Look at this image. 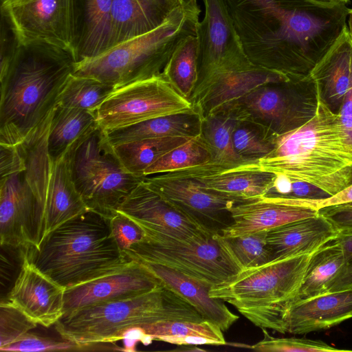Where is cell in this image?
Segmentation results:
<instances>
[{"mask_svg": "<svg viewBox=\"0 0 352 352\" xmlns=\"http://www.w3.org/2000/svg\"><path fill=\"white\" fill-rule=\"evenodd\" d=\"M199 40L197 34L183 39L175 47L162 75L190 100L199 80Z\"/></svg>", "mask_w": 352, "mask_h": 352, "instance_id": "836d02e7", "label": "cell"}, {"mask_svg": "<svg viewBox=\"0 0 352 352\" xmlns=\"http://www.w3.org/2000/svg\"><path fill=\"white\" fill-rule=\"evenodd\" d=\"M352 203V184L338 193L324 199H305L302 204L305 206L320 209L324 207Z\"/></svg>", "mask_w": 352, "mask_h": 352, "instance_id": "bcb514c9", "label": "cell"}, {"mask_svg": "<svg viewBox=\"0 0 352 352\" xmlns=\"http://www.w3.org/2000/svg\"><path fill=\"white\" fill-rule=\"evenodd\" d=\"M352 318V287L298 301L289 307L286 332L305 334L327 329Z\"/></svg>", "mask_w": 352, "mask_h": 352, "instance_id": "d4e9b609", "label": "cell"}, {"mask_svg": "<svg viewBox=\"0 0 352 352\" xmlns=\"http://www.w3.org/2000/svg\"><path fill=\"white\" fill-rule=\"evenodd\" d=\"M348 30L352 36V12L349 10Z\"/></svg>", "mask_w": 352, "mask_h": 352, "instance_id": "f907efd6", "label": "cell"}, {"mask_svg": "<svg viewBox=\"0 0 352 352\" xmlns=\"http://www.w3.org/2000/svg\"><path fill=\"white\" fill-rule=\"evenodd\" d=\"M125 254L129 259L170 267L210 287L243 270L221 234L186 241L167 237L144 240Z\"/></svg>", "mask_w": 352, "mask_h": 352, "instance_id": "30bf717a", "label": "cell"}, {"mask_svg": "<svg viewBox=\"0 0 352 352\" xmlns=\"http://www.w3.org/2000/svg\"><path fill=\"white\" fill-rule=\"evenodd\" d=\"M293 80L260 67L251 61L228 69L216 70L199 80L190 98L202 118L224 110L261 85Z\"/></svg>", "mask_w": 352, "mask_h": 352, "instance_id": "5bb4252c", "label": "cell"}, {"mask_svg": "<svg viewBox=\"0 0 352 352\" xmlns=\"http://www.w3.org/2000/svg\"><path fill=\"white\" fill-rule=\"evenodd\" d=\"M76 189L89 210L111 219L142 182L128 173L99 126L67 150Z\"/></svg>", "mask_w": 352, "mask_h": 352, "instance_id": "9c48e42d", "label": "cell"}, {"mask_svg": "<svg viewBox=\"0 0 352 352\" xmlns=\"http://www.w3.org/2000/svg\"><path fill=\"white\" fill-rule=\"evenodd\" d=\"M351 287H352V258L346 261L343 268L331 282L329 292L342 290Z\"/></svg>", "mask_w": 352, "mask_h": 352, "instance_id": "7dc6e473", "label": "cell"}, {"mask_svg": "<svg viewBox=\"0 0 352 352\" xmlns=\"http://www.w3.org/2000/svg\"><path fill=\"white\" fill-rule=\"evenodd\" d=\"M235 151L248 160H258L273 149L272 142L252 123L239 121L232 134Z\"/></svg>", "mask_w": 352, "mask_h": 352, "instance_id": "f35d334b", "label": "cell"}, {"mask_svg": "<svg viewBox=\"0 0 352 352\" xmlns=\"http://www.w3.org/2000/svg\"><path fill=\"white\" fill-rule=\"evenodd\" d=\"M116 89L96 78L72 74L59 94L56 104L96 111Z\"/></svg>", "mask_w": 352, "mask_h": 352, "instance_id": "d590c367", "label": "cell"}, {"mask_svg": "<svg viewBox=\"0 0 352 352\" xmlns=\"http://www.w3.org/2000/svg\"><path fill=\"white\" fill-rule=\"evenodd\" d=\"M117 212L129 217L142 230L144 240L167 237L186 241L204 234H212L200 228L142 181Z\"/></svg>", "mask_w": 352, "mask_h": 352, "instance_id": "e0dca14e", "label": "cell"}, {"mask_svg": "<svg viewBox=\"0 0 352 352\" xmlns=\"http://www.w3.org/2000/svg\"><path fill=\"white\" fill-rule=\"evenodd\" d=\"M38 324L7 299L0 303V349L13 343Z\"/></svg>", "mask_w": 352, "mask_h": 352, "instance_id": "60d3db41", "label": "cell"}, {"mask_svg": "<svg viewBox=\"0 0 352 352\" xmlns=\"http://www.w3.org/2000/svg\"><path fill=\"white\" fill-rule=\"evenodd\" d=\"M309 75L323 100L338 113L352 82V36L348 26Z\"/></svg>", "mask_w": 352, "mask_h": 352, "instance_id": "4316f807", "label": "cell"}, {"mask_svg": "<svg viewBox=\"0 0 352 352\" xmlns=\"http://www.w3.org/2000/svg\"><path fill=\"white\" fill-rule=\"evenodd\" d=\"M167 173L188 178L201 188L236 203L265 196L272 188L276 177L261 170L258 160L232 166L210 161Z\"/></svg>", "mask_w": 352, "mask_h": 352, "instance_id": "9a60e30c", "label": "cell"}, {"mask_svg": "<svg viewBox=\"0 0 352 352\" xmlns=\"http://www.w3.org/2000/svg\"><path fill=\"white\" fill-rule=\"evenodd\" d=\"M318 2L329 4H346L350 0H315Z\"/></svg>", "mask_w": 352, "mask_h": 352, "instance_id": "681fc988", "label": "cell"}, {"mask_svg": "<svg viewBox=\"0 0 352 352\" xmlns=\"http://www.w3.org/2000/svg\"><path fill=\"white\" fill-rule=\"evenodd\" d=\"M164 285L140 262L131 259L121 268L65 289L64 314L92 305L140 295Z\"/></svg>", "mask_w": 352, "mask_h": 352, "instance_id": "d6986e66", "label": "cell"}, {"mask_svg": "<svg viewBox=\"0 0 352 352\" xmlns=\"http://www.w3.org/2000/svg\"><path fill=\"white\" fill-rule=\"evenodd\" d=\"M76 63L69 49L39 41L21 43L0 74V144H19L40 128Z\"/></svg>", "mask_w": 352, "mask_h": 352, "instance_id": "7a4b0ae2", "label": "cell"}, {"mask_svg": "<svg viewBox=\"0 0 352 352\" xmlns=\"http://www.w3.org/2000/svg\"><path fill=\"white\" fill-rule=\"evenodd\" d=\"M338 113L352 142V82Z\"/></svg>", "mask_w": 352, "mask_h": 352, "instance_id": "c3c4849f", "label": "cell"}, {"mask_svg": "<svg viewBox=\"0 0 352 352\" xmlns=\"http://www.w3.org/2000/svg\"><path fill=\"white\" fill-rule=\"evenodd\" d=\"M96 111L55 105L47 135L52 159L62 157L72 144L99 126Z\"/></svg>", "mask_w": 352, "mask_h": 352, "instance_id": "f546056e", "label": "cell"}, {"mask_svg": "<svg viewBox=\"0 0 352 352\" xmlns=\"http://www.w3.org/2000/svg\"><path fill=\"white\" fill-rule=\"evenodd\" d=\"M18 275L7 300L38 325L50 327L64 314L65 288L39 270L21 253Z\"/></svg>", "mask_w": 352, "mask_h": 352, "instance_id": "ffe728a7", "label": "cell"}, {"mask_svg": "<svg viewBox=\"0 0 352 352\" xmlns=\"http://www.w3.org/2000/svg\"><path fill=\"white\" fill-rule=\"evenodd\" d=\"M184 0H111L110 49L160 26Z\"/></svg>", "mask_w": 352, "mask_h": 352, "instance_id": "484cf974", "label": "cell"}, {"mask_svg": "<svg viewBox=\"0 0 352 352\" xmlns=\"http://www.w3.org/2000/svg\"><path fill=\"white\" fill-rule=\"evenodd\" d=\"M153 340L179 344L186 337H199L212 340L214 345L227 344L222 329L216 324L204 320L201 322L159 321L141 327Z\"/></svg>", "mask_w": 352, "mask_h": 352, "instance_id": "e575fe53", "label": "cell"}, {"mask_svg": "<svg viewBox=\"0 0 352 352\" xmlns=\"http://www.w3.org/2000/svg\"><path fill=\"white\" fill-rule=\"evenodd\" d=\"M192 138L183 136L155 138L113 145V147L128 173L144 177L146 168L166 153Z\"/></svg>", "mask_w": 352, "mask_h": 352, "instance_id": "d6a6232c", "label": "cell"}, {"mask_svg": "<svg viewBox=\"0 0 352 352\" xmlns=\"http://www.w3.org/2000/svg\"><path fill=\"white\" fill-rule=\"evenodd\" d=\"M231 226L221 235L233 237L248 235L300 219L316 216L318 210L297 205L292 198L265 195L259 199L238 203L230 209Z\"/></svg>", "mask_w": 352, "mask_h": 352, "instance_id": "603a6c76", "label": "cell"}, {"mask_svg": "<svg viewBox=\"0 0 352 352\" xmlns=\"http://www.w3.org/2000/svg\"><path fill=\"white\" fill-rule=\"evenodd\" d=\"M338 233L333 223L319 212L272 228L267 230L266 236L270 262L311 254Z\"/></svg>", "mask_w": 352, "mask_h": 352, "instance_id": "cb8c5ba5", "label": "cell"}, {"mask_svg": "<svg viewBox=\"0 0 352 352\" xmlns=\"http://www.w3.org/2000/svg\"><path fill=\"white\" fill-rule=\"evenodd\" d=\"M23 42L70 49L69 0H1Z\"/></svg>", "mask_w": 352, "mask_h": 352, "instance_id": "44dd1931", "label": "cell"}, {"mask_svg": "<svg viewBox=\"0 0 352 352\" xmlns=\"http://www.w3.org/2000/svg\"><path fill=\"white\" fill-rule=\"evenodd\" d=\"M204 320L191 305L164 285L148 292L74 310L54 324L62 338L94 350L98 344L121 340L133 327L159 321Z\"/></svg>", "mask_w": 352, "mask_h": 352, "instance_id": "5b68a950", "label": "cell"}, {"mask_svg": "<svg viewBox=\"0 0 352 352\" xmlns=\"http://www.w3.org/2000/svg\"><path fill=\"white\" fill-rule=\"evenodd\" d=\"M318 89L309 75L288 82L258 87L241 98L232 109L241 122L260 128L271 140L298 128L315 114Z\"/></svg>", "mask_w": 352, "mask_h": 352, "instance_id": "8fae6325", "label": "cell"}, {"mask_svg": "<svg viewBox=\"0 0 352 352\" xmlns=\"http://www.w3.org/2000/svg\"><path fill=\"white\" fill-rule=\"evenodd\" d=\"M110 227L120 250L124 254L133 245L144 239L142 230L132 219L119 212L110 219Z\"/></svg>", "mask_w": 352, "mask_h": 352, "instance_id": "ee69618b", "label": "cell"}, {"mask_svg": "<svg viewBox=\"0 0 352 352\" xmlns=\"http://www.w3.org/2000/svg\"><path fill=\"white\" fill-rule=\"evenodd\" d=\"M263 338L251 346L256 351L262 352H324L351 351L340 349L328 343L305 338H275L270 335L267 329H262Z\"/></svg>", "mask_w": 352, "mask_h": 352, "instance_id": "ab89813d", "label": "cell"}, {"mask_svg": "<svg viewBox=\"0 0 352 352\" xmlns=\"http://www.w3.org/2000/svg\"><path fill=\"white\" fill-rule=\"evenodd\" d=\"M70 49L76 63L110 49L111 0H69Z\"/></svg>", "mask_w": 352, "mask_h": 352, "instance_id": "7402d4cb", "label": "cell"}, {"mask_svg": "<svg viewBox=\"0 0 352 352\" xmlns=\"http://www.w3.org/2000/svg\"><path fill=\"white\" fill-rule=\"evenodd\" d=\"M201 1L204 14L197 30L199 80L216 70L250 61L243 50L225 1Z\"/></svg>", "mask_w": 352, "mask_h": 352, "instance_id": "2e32d148", "label": "cell"}, {"mask_svg": "<svg viewBox=\"0 0 352 352\" xmlns=\"http://www.w3.org/2000/svg\"><path fill=\"white\" fill-rule=\"evenodd\" d=\"M211 160L210 148L200 134L163 155L146 169L144 177L201 165Z\"/></svg>", "mask_w": 352, "mask_h": 352, "instance_id": "8d00e7d4", "label": "cell"}, {"mask_svg": "<svg viewBox=\"0 0 352 352\" xmlns=\"http://www.w3.org/2000/svg\"><path fill=\"white\" fill-rule=\"evenodd\" d=\"M193 109L190 100L182 96L162 74L116 89L96 113L99 127L107 132Z\"/></svg>", "mask_w": 352, "mask_h": 352, "instance_id": "7c38bea8", "label": "cell"}, {"mask_svg": "<svg viewBox=\"0 0 352 352\" xmlns=\"http://www.w3.org/2000/svg\"><path fill=\"white\" fill-rule=\"evenodd\" d=\"M239 120L232 109H226L203 118L201 136L210 148L211 162L220 165H238L252 161L234 150L232 134Z\"/></svg>", "mask_w": 352, "mask_h": 352, "instance_id": "1f68e13d", "label": "cell"}, {"mask_svg": "<svg viewBox=\"0 0 352 352\" xmlns=\"http://www.w3.org/2000/svg\"><path fill=\"white\" fill-rule=\"evenodd\" d=\"M54 109L43 124L17 146L36 201L34 245L37 248L54 229L89 210L72 180L68 152L57 160L47 150V135Z\"/></svg>", "mask_w": 352, "mask_h": 352, "instance_id": "ba28073f", "label": "cell"}, {"mask_svg": "<svg viewBox=\"0 0 352 352\" xmlns=\"http://www.w3.org/2000/svg\"><path fill=\"white\" fill-rule=\"evenodd\" d=\"M1 351L41 352L87 351V347L69 341L59 336L58 338L43 336L29 331L17 341L11 343Z\"/></svg>", "mask_w": 352, "mask_h": 352, "instance_id": "b9f144b4", "label": "cell"}, {"mask_svg": "<svg viewBox=\"0 0 352 352\" xmlns=\"http://www.w3.org/2000/svg\"><path fill=\"white\" fill-rule=\"evenodd\" d=\"M310 255L243 269L211 287L208 294L234 306L255 326L286 333V315L295 301Z\"/></svg>", "mask_w": 352, "mask_h": 352, "instance_id": "52a82bcc", "label": "cell"}, {"mask_svg": "<svg viewBox=\"0 0 352 352\" xmlns=\"http://www.w3.org/2000/svg\"><path fill=\"white\" fill-rule=\"evenodd\" d=\"M267 232V230H264L244 236H223L243 270L270 262L266 241Z\"/></svg>", "mask_w": 352, "mask_h": 352, "instance_id": "74e56055", "label": "cell"}, {"mask_svg": "<svg viewBox=\"0 0 352 352\" xmlns=\"http://www.w3.org/2000/svg\"><path fill=\"white\" fill-rule=\"evenodd\" d=\"M349 10L352 12V9L349 8Z\"/></svg>", "mask_w": 352, "mask_h": 352, "instance_id": "816d5d0a", "label": "cell"}, {"mask_svg": "<svg viewBox=\"0 0 352 352\" xmlns=\"http://www.w3.org/2000/svg\"><path fill=\"white\" fill-rule=\"evenodd\" d=\"M317 89L314 116L302 126L274 136L273 149L258 164L264 171L309 184L333 196L352 184V142L339 114Z\"/></svg>", "mask_w": 352, "mask_h": 352, "instance_id": "3957f363", "label": "cell"}, {"mask_svg": "<svg viewBox=\"0 0 352 352\" xmlns=\"http://www.w3.org/2000/svg\"><path fill=\"white\" fill-rule=\"evenodd\" d=\"M24 250L39 270L65 289L107 275L131 261L113 238L110 219L91 210L57 227L37 248Z\"/></svg>", "mask_w": 352, "mask_h": 352, "instance_id": "277c9868", "label": "cell"}, {"mask_svg": "<svg viewBox=\"0 0 352 352\" xmlns=\"http://www.w3.org/2000/svg\"><path fill=\"white\" fill-rule=\"evenodd\" d=\"M318 212L339 232H352V203L324 207L318 209Z\"/></svg>", "mask_w": 352, "mask_h": 352, "instance_id": "f6af8a7d", "label": "cell"}, {"mask_svg": "<svg viewBox=\"0 0 352 352\" xmlns=\"http://www.w3.org/2000/svg\"><path fill=\"white\" fill-rule=\"evenodd\" d=\"M139 262L157 276L165 287L195 308L204 320L216 324L223 331H228L239 319V316L233 314L224 301L209 296L210 286L170 267Z\"/></svg>", "mask_w": 352, "mask_h": 352, "instance_id": "83f0119b", "label": "cell"}, {"mask_svg": "<svg viewBox=\"0 0 352 352\" xmlns=\"http://www.w3.org/2000/svg\"><path fill=\"white\" fill-rule=\"evenodd\" d=\"M22 41L6 8L1 4L0 74L8 69Z\"/></svg>", "mask_w": 352, "mask_h": 352, "instance_id": "7bdbcfd3", "label": "cell"}, {"mask_svg": "<svg viewBox=\"0 0 352 352\" xmlns=\"http://www.w3.org/2000/svg\"><path fill=\"white\" fill-rule=\"evenodd\" d=\"M345 263L343 248L335 238L312 253L294 303L328 292Z\"/></svg>", "mask_w": 352, "mask_h": 352, "instance_id": "4dcf8cb0", "label": "cell"}, {"mask_svg": "<svg viewBox=\"0 0 352 352\" xmlns=\"http://www.w3.org/2000/svg\"><path fill=\"white\" fill-rule=\"evenodd\" d=\"M145 176L142 182L158 192L203 230L222 234L233 219L236 201L208 192L190 179L169 173Z\"/></svg>", "mask_w": 352, "mask_h": 352, "instance_id": "4fadbf2b", "label": "cell"}, {"mask_svg": "<svg viewBox=\"0 0 352 352\" xmlns=\"http://www.w3.org/2000/svg\"><path fill=\"white\" fill-rule=\"evenodd\" d=\"M200 12L197 0H184L160 26L76 63L73 75L96 78L116 89L161 75L179 43L197 34Z\"/></svg>", "mask_w": 352, "mask_h": 352, "instance_id": "8992f818", "label": "cell"}, {"mask_svg": "<svg viewBox=\"0 0 352 352\" xmlns=\"http://www.w3.org/2000/svg\"><path fill=\"white\" fill-rule=\"evenodd\" d=\"M224 1L249 60L292 80L309 75L348 26L346 4Z\"/></svg>", "mask_w": 352, "mask_h": 352, "instance_id": "6da1fadb", "label": "cell"}, {"mask_svg": "<svg viewBox=\"0 0 352 352\" xmlns=\"http://www.w3.org/2000/svg\"><path fill=\"white\" fill-rule=\"evenodd\" d=\"M36 217V201L25 173L23 158L19 170L1 176V246L23 250L33 248Z\"/></svg>", "mask_w": 352, "mask_h": 352, "instance_id": "ac0fdd59", "label": "cell"}, {"mask_svg": "<svg viewBox=\"0 0 352 352\" xmlns=\"http://www.w3.org/2000/svg\"><path fill=\"white\" fill-rule=\"evenodd\" d=\"M203 118L195 109L190 111L149 119L105 132L112 145L155 138H195L201 133Z\"/></svg>", "mask_w": 352, "mask_h": 352, "instance_id": "f1b7e54d", "label": "cell"}]
</instances>
